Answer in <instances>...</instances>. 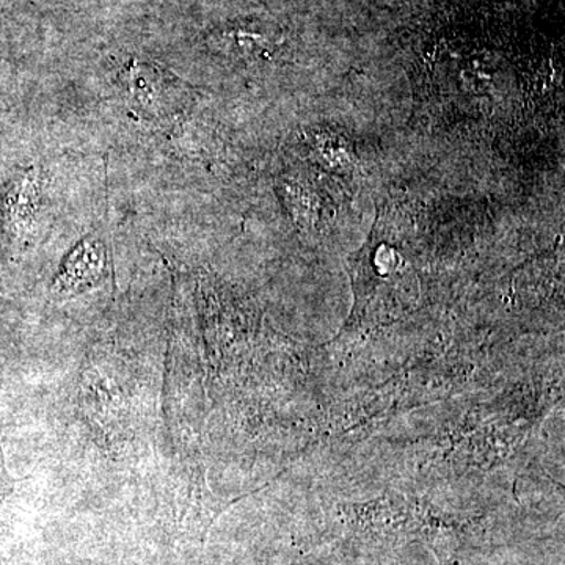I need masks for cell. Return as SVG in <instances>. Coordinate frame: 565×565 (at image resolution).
Here are the masks:
<instances>
[{
    "mask_svg": "<svg viewBox=\"0 0 565 565\" xmlns=\"http://www.w3.org/2000/svg\"><path fill=\"white\" fill-rule=\"evenodd\" d=\"M128 98L134 106L151 117L166 115L172 107L174 88L158 68L134 61L122 76Z\"/></svg>",
    "mask_w": 565,
    "mask_h": 565,
    "instance_id": "cell-1",
    "label": "cell"
},
{
    "mask_svg": "<svg viewBox=\"0 0 565 565\" xmlns=\"http://www.w3.org/2000/svg\"><path fill=\"white\" fill-rule=\"evenodd\" d=\"M103 250L98 244L82 243L74 248L58 277V291H79L82 286L93 285L103 273Z\"/></svg>",
    "mask_w": 565,
    "mask_h": 565,
    "instance_id": "cell-2",
    "label": "cell"
},
{
    "mask_svg": "<svg viewBox=\"0 0 565 565\" xmlns=\"http://www.w3.org/2000/svg\"><path fill=\"white\" fill-rule=\"evenodd\" d=\"M39 200V189H36L35 177L32 173H25L7 193L6 214L7 226L11 232L20 233L31 226L33 215L36 214V202Z\"/></svg>",
    "mask_w": 565,
    "mask_h": 565,
    "instance_id": "cell-3",
    "label": "cell"
}]
</instances>
